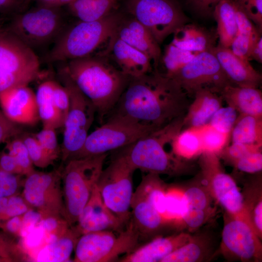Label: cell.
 Returning <instances> with one entry per match:
<instances>
[{"instance_id": "836d02e7", "label": "cell", "mask_w": 262, "mask_h": 262, "mask_svg": "<svg viewBox=\"0 0 262 262\" xmlns=\"http://www.w3.org/2000/svg\"><path fill=\"white\" fill-rule=\"evenodd\" d=\"M230 141L262 146V118L238 115L231 131Z\"/></svg>"}, {"instance_id": "44dd1931", "label": "cell", "mask_w": 262, "mask_h": 262, "mask_svg": "<svg viewBox=\"0 0 262 262\" xmlns=\"http://www.w3.org/2000/svg\"><path fill=\"white\" fill-rule=\"evenodd\" d=\"M102 55H110L118 68L130 78L139 77L153 70L152 63L147 55L114 35Z\"/></svg>"}, {"instance_id": "74e56055", "label": "cell", "mask_w": 262, "mask_h": 262, "mask_svg": "<svg viewBox=\"0 0 262 262\" xmlns=\"http://www.w3.org/2000/svg\"><path fill=\"white\" fill-rule=\"evenodd\" d=\"M197 54L180 49L170 42L166 47L162 58L165 68V72L163 73L169 77H172L193 60Z\"/></svg>"}, {"instance_id": "816d5d0a", "label": "cell", "mask_w": 262, "mask_h": 262, "mask_svg": "<svg viewBox=\"0 0 262 262\" xmlns=\"http://www.w3.org/2000/svg\"><path fill=\"white\" fill-rule=\"evenodd\" d=\"M221 0H185L187 5L197 16H213L214 9Z\"/></svg>"}, {"instance_id": "277c9868", "label": "cell", "mask_w": 262, "mask_h": 262, "mask_svg": "<svg viewBox=\"0 0 262 262\" xmlns=\"http://www.w3.org/2000/svg\"><path fill=\"white\" fill-rule=\"evenodd\" d=\"M123 16L113 11L95 21H80L65 28L45 56L48 63L68 61L91 54L115 34Z\"/></svg>"}, {"instance_id": "b9f144b4", "label": "cell", "mask_w": 262, "mask_h": 262, "mask_svg": "<svg viewBox=\"0 0 262 262\" xmlns=\"http://www.w3.org/2000/svg\"><path fill=\"white\" fill-rule=\"evenodd\" d=\"M55 130L51 128L43 127L40 131L33 135L53 162L61 156V147L58 141Z\"/></svg>"}, {"instance_id": "f546056e", "label": "cell", "mask_w": 262, "mask_h": 262, "mask_svg": "<svg viewBox=\"0 0 262 262\" xmlns=\"http://www.w3.org/2000/svg\"><path fill=\"white\" fill-rule=\"evenodd\" d=\"M54 81L49 80L41 82L35 94L38 115L43 127L56 129L63 127L64 122L53 99Z\"/></svg>"}, {"instance_id": "484cf974", "label": "cell", "mask_w": 262, "mask_h": 262, "mask_svg": "<svg viewBox=\"0 0 262 262\" xmlns=\"http://www.w3.org/2000/svg\"><path fill=\"white\" fill-rule=\"evenodd\" d=\"M171 42L176 47L191 52L211 51L216 46V33L194 23H188L177 29Z\"/></svg>"}, {"instance_id": "11a10c76", "label": "cell", "mask_w": 262, "mask_h": 262, "mask_svg": "<svg viewBox=\"0 0 262 262\" xmlns=\"http://www.w3.org/2000/svg\"><path fill=\"white\" fill-rule=\"evenodd\" d=\"M42 217L36 210L31 209L23 214L22 226L19 237H25L34 228L37 226Z\"/></svg>"}, {"instance_id": "c3c4849f", "label": "cell", "mask_w": 262, "mask_h": 262, "mask_svg": "<svg viewBox=\"0 0 262 262\" xmlns=\"http://www.w3.org/2000/svg\"><path fill=\"white\" fill-rule=\"evenodd\" d=\"M165 212L170 218L181 220L185 210V201L182 192L165 194Z\"/></svg>"}, {"instance_id": "f907efd6", "label": "cell", "mask_w": 262, "mask_h": 262, "mask_svg": "<svg viewBox=\"0 0 262 262\" xmlns=\"http://www.w3.org/2000/svg\"><path fill=\"white\" fill-rule=\"evenodd\" d=\"M22 133L18 124L9 119L0 110V144L7 143Z\"/></svg>"}, {"instance_id": "ba28073f", "label": "cell", "mask_w": 262, "mask_h": 262, "mask_svg": "<svg viewBox=\"0 0 262 262\" xmlns=\"http://www.w3.org/2000/svg\"><path fill=\"white\" fill-rule=\"evenodd\" d=\"M66 26L61 7L37 5L16 15L6 29L34 51L54 43Z\"/></svg>"}, {"instance_id": "7c38bea8", "label": "cell", "mask_w": 262, "mask_h": 262, "mask_svg": "<svg viewBox=\"0 0 262 262\" xmlns=\"http://www.w3.org/2000/svg\"><path fill=\"white\" fill-rule=\"evenodd\" d=\"M154 131L151 128L121 117L108 116L104 123L88 134L82 148L74 158L120 149Z\"/></svg>"}, {"instance_id": "f6af8a7d", "label": "cell", "mask_w": 262, "mask_h": 262, "mask_svg": "<svg viewBox=\"0 0 262 262\" xmlns=\"http://www.w3.org/2000/svg\"><path fill=\"white\" fill-rule=\"evenodd\" d=\"M240 171L255 174L262 170V149L250 152L237 161L232 166Z\"/></svg>"}, {"instance_id": "8fae6325", "label": "cell", "mask_w": 262, "mask_h": 262, "mask_svg": "<svg viewBox=\"0 0 262 262\" xmlns=\"http://www.w3.org/2000/svg\"><path fill=\"white\" fill-rule=\"evenodd\" d=\"M127 8L159 44L190 22L176 0H128Z\"/></svg>"}, {"instance_id": "603a6c76", "label": "cell", "mask_w": 262, "mask_h": 262, "mask_svg": "<svg viewBox=\"0 0 262 262\" xmlns=\"http://www.w3.org/2000/svg\"><path fill=\"white\" fill-rule=\"evenodd\" d=\"M192 236L181 232L167 237L154 238L145 245L125 255L122 262H156L186 243Z\"/></svg>"}, {"instance_id": "7402d4cb", "label": "cell", "mask_w": 262, "mask_h": 262, "mask_svg": "<svg viewBox=\"0 0 262 262\" xmlns=\"http://www.w3.org/2000/svg\"><path fill=\"white\" fill-rule=\"evenodd\" d=\"M227 77L234 85L258 88L262 76L246 61L235 55L229 48L218 44L213 49Z\"/></svg>"}, {"instance_id": "5b68a950", "label": "cell", "mask_w": 262, "mask_h": 262, "mask_svg": "<svg viewBox=\"0 0 262 262\" xmlns=\"http://www.w3.org/2000/svg\"><path fill=\"white\" fill-rule=\"evenodd\" d=\"M107 153L73 158L64 164L61 181L62 216L70 226L75 224L103 169Z\"/></svg>"}, {"instance_id": "7dc6e473", "label": "cell", "mask_w": 262, "mask_h": 262, "mask_svg": "<svg viewBox=\"0 0 262 262\" xmlns=\"http://www.w3.org/2000/svg\"><path fill=\"white\" fill-rule=\"evenodd\" d=\"M260 30L262 27V0H233Z\"/></svg>"}, {"instance_id": "1f68e13d", "label": "cell", "mask_w": 262, "mask_h": 262, "mask_svg": "<svg viewBox=\"0 0 262 262\" xmlns=\"http://www.w3.org/2000/svg\"><path fill=\"white\" fill-rule=\"evenodd\" d=\"M206 237L192 236L186 243L164 258L161 262H198L206 260L212 251Z\"/></svg>"}, {"instance_id": "8992f818", "label": "cell", "mask_w": 262, "mask_h": 262, "mask_svg": "<svg viewBox=\"0 0 262 262\" xmlns=\"http://www.w3.org/2000/svg\"><path fill=\"white\" fill-rule=\"evenodd\" d=\"M58 76L69 96V107L65 121L61 146L63 164L75 158L82 148L94 120L96 110L91 101L79 90L64 68Z\"/></svg>"}, {"instance_id": "5bb4252c", "label": "cell", "mask_w": 262, "mask_h": 262, "mask_svg": "<svg viewBox=\"0 0 262 262\" xmlns=\"http://www.w3.org/2000/svg\"><path fill=\"white\" fill-rule=\"evenodd\" d=\"M170 78L174 80L188 96H193L201 89L209 90L220 95L226 86L232 84L212 50L198 53Z\"/></svg>"}, {"instance_id": "94428289", "label": "cell", "mask_w": 262, "mask_h": 262, "mask_svg": "<svg viewBox=\"0 0 262 262\" xmlns=\"http://www.w3.org/2000/svg\"><path fill=\"white\" fill-rule=\"evenodd\" d=\"M74 0H35L37 5H42L50 7H61L68 5Z\"/></svg>"}, {"instance_id": "7a4b0ae2", "label": "cell", "mask_w": 262, "mask_h": 262, "mask_svg": "<svg viewBox=\"0 0 262 262\" xmlns=\"http://www.w3.org/2000/svg\"><path fill=\"white\" fill-rule=\"evenodd\" d=\"M63 67L94 105L101 121L114 109L130 79L103 55L71 60Z\"/></svg>"}, {"instance_id": "60d3db41", "label": "cell", "mask_w": 262, "mask_h": 262, "mask_svg": "<svg viewBox=\"0 0 262 262\" xmlns=\"http://www.w3.org/2000/svg\"><path fill=\"white\" fill-rule=\"evenodd\" d=\"M238 113L231 106L221 107L211 117L208 124L217 130L230 134Z\"/></svg>"}, {"instance_id": "9c48e42d", "label": "cell", "mask_w": 262, "mask_h": 262, "mask_svg": "<svg viewBox=\"0 0 262 262\" xmlns=\"http://www.w3.org/2000/svg\"><path fill=\"white\" fill-rule=\"evenodd\" d=\"M114 232L101 230L81 235L74 248V262H113L136 249L140 235L131 220L117 234Z\"/></svg>"}, {"instance_id": "e0dca14e", "label": "cell", "mask_w": 262, "mask_h": 262, "mask_svg": "<svg viewBox=\"0 0 262 262\" xmlns=\"http://www.w3.org/2000/svg\"><path fill=\"white\" fill-rule=\"evenodd\" d=\"M161 182L159 175L148 173L133 193L130 220L140 236L153 234L164 224V217L158 211L154 200L156 191Z\"/></svg>"}, {"instance_id": "681fc988", "label": "cell", "mask_w": 262, "mask_h": 262, "mask_svg": "<svg viewBox=\"0 0 262 262\" xmlns=\"http://www.w3.org/2000/svg\"><path fill=\"white\" fill-rule=\"evenodd\" d=\"M52 96L54 104L65 122L69 107L68 92L63 84L54 81Z\"/></svg>"}, {"instance_id": "ffe728a7", "label": "cell", "mask_w": 262, "mask_h": 262, "mask_svg": "<svg viewBox=\"0 0 262 262\" xmlns=\"http://www.w3.org/2000/svg\"><path fill=\"white\" fill-rule=\"evenodd\" d=\"M114 36L147 55L158 69L162 56L159 44L150 32L133 17L122 18Z\"/></svg>"}, {"instance_id": "8d00e7d4", "label": "cell", "mask_w": 262, "mask_h": 262, "mask_svg": "<svg viewBox=\"0 0 262 262\" xmlns=\"http://www.w3.org/2000/svg\"><path fill=\"white\" fill-rule=\"evenodd\" d=\"M195 129L200 137L203 152L214 153L217 155L229 145L230 134L222 132L208 123Z\"/></svg>"}, {"instance_id": "6f0895ef", "label": "cell", "mask_w": 262, "mask_h": 262, "mask_svg": "<svg viewBox=\"0 0 262 262\" xmlns=\"http://www.w3.org/2000/svg\"><path fill=\"white\" fill-rule=\"evenodd\" d=\"M23 215L11 217L0 225L5 232L19 237Z\"/></svg>"}, {"instance_id": "6da1fadb", "label": "cell", "mask_w": 262, "mask_h": 262, "mask_svg": "<svg viewBox=\"0 0 262 262\" xmlns=\"http://www.w3.org/2000/svg\"><path fill=\"white\" fill-rule=\"evenodd\" d=\"M188 96L174 80L153 69L130 78L107 117H121L157 131L184 117L190 104Z\"/></svg>"}, {"instance_id": "4dcf8cb0", "label": "cell", "mask_w": 262, "mask_h": 262, "mask_svg": "<svg viewBox=\"0 0 262 262\" xmlns=\"http://www.w3.org/2000/svg\"><path fill=\"white\" fill-rule=\"evenodd\" d=\"M183 195L185 201L183 213L191 218L207 221L213 209L211 207L212 196L206 187L193 186L183 192Z\"/></svg>"}, {"instance_id": "7bdbcfd3", "label": "cell", "mask_w": 262, "mask_h": 262, "mask_svg": "<svg viewBox=\"0 0 262 262\" xmlns=\"http://www.w3.org/2000/svg\"><path fill=\"white\" fill-rule=\"evenodd\" d=\"M262 146L240 143H231L223 149L217 156L228 164L233 166L235 163L246 154L262 149Z\"/></svg>"}, {"instance_id": "ee69618b", "label": "cell", "mask_w": 262, "mask_h": 262, "mask_svg": "<svg viewBox=\"0 0 262 262\" xmlns=\"http://www.w3.org/2000/svg\"><path fill=\"white\" fill-rule=\"evenodd\" d=\"M33 209L21 195L16 194L8 197L6 208L0 218V225L8 219L24 214Z\"/></svg>"}, {"instance_id": "bcb514c9", "label": "cell", "mask_w": 262, "mask_h": 262, "mask_svg": "<svg viewBox=\"0 0 262 262\" xmlns=\"http://www.w3.org/2000/svg\"><path fill=\"white\" fill-rule=\"evenodd\" d=\"M21 176L0 170V197L17 194L23 185V180Z\"/></svg>"}, {"instance_id": "e575fe53", "label": "cell", "mask_w": 262, "mask_h": 262, "mask_svg": "<svg viewBox=\"0 0 262 262\" xmlns=\"http://www.w3.org/2000/svg\"><path fill=\"white\" fill-rule=\"evenodd\" d=\"M119 0H74L67 6L71 13L79 20L100 19L113 12Z\"/></svg>"}, {"instance_id": "30bf717a", "label": "cell", "mask_w": 262, "mask_h": 262, "mask_svg": "<svg viewBox=\"0 0 262 262\" xmlns=\"http://www.w3.org/2000/svg\"><path fill=\"white\" fill-rule=\"evenodd\" d=\"M135 171L117 154L103 169L97 183L104 203L125 227L131 218L130 210L133 193L132 176Z\"/></svg>"}, {"instance_id": "cb8c5ba5", "label": "cell", "mask_w": 262, "mask_h": 262, "mask_svg": "<svg viewBox=\"0 0 262 262\" xmlns=\"http://www.w3.org/2000/svg\"><path fill=\"white\" fill-rule=\"evenodd\" d=\"M183 119V129L197 128L208 124L223 101L218 94L207 89H201L194 95Z\"/></svg>"}, {"instance_id": "be15d7a7", "label": "cell", "mask_w": 262, "mask_h": 262, "mask_svg": "<svg viewBox=\"0 0 262 262\" xmlns=\"http://www.w3.org/2000/svg\"><path fill=\"white\" fill-rule=\"evenodd\" d=\"M33 0H24L23 11L24 10Z\"/></svg>"}, {"instance_id": "91938a15", "label": "cell", "mask_w": 262, "mask_h": 262, "mask_svg": "<svg viewBox=\"0 0 262 262\" xmlns=\"http://www.w3.org/2000/svg\"><path fill=\"white\" fill-rule=\"evenodd\" d=\"M254 60L260 63H262V37H260L253 46L249 56V61Z\"/></svg>"}, {"instance_id": "6125c7cd", "label": "cell", "mask_w": 262, "mask_h": 262, "mask_svg": "<svg viewBox=\"0 0 262 262\" xmlns=\"http://www.w3.org/2000/svg\"><path fill=\"white\" fill-rule=\"evenodd\" d=\"M8 199V197H0V218L6 208Z\"/></svg>"}, {"instance_id": "d6986e66", "label": "cell", "mask_w": 262, "mask_h": 262, "mask_svg": "<svg viewBox=\"0 0 262 262\" xmlns=\"http://www.w3.org/2000/svg\"><path fill=\"white\" fill-rule=\"evenodd\" d=\"M0 106L5 115L18 125H34L40 120L35 93L28 85L0 94Z\"/></svg>"}, {"instance_id": "f5cc1de1", "label": "cell", "mask_w": 262, "mask_h": 262, "mask_svg": "<svg viewBox=\"0 0 262 262\" xmlns=\"http://www.w3.org/2000/svg\"><path fill=\"white\" fill-rule=\"evenodd\" d=\"M21 239L23 248L28 251L36 250L45 244V233L40 227L37 226Z\"/></svg>"}, {"instance_id": "4316f807", "label": "cell", "mask_w": 262, "mask_h": 262, "mask_svg": "<svg viewBox=\"0 0 262 262\" xmlns=\"http://www.w3.org/2000/svg\"><path fill=\"white\" fill-rule=\"evenodd\" d=\"M80 236L81 234L74 226L70 227L68 230L56 241L45 244L41 247L34 257V261H68Z\"/></svg>"}, {"instance_id": "f35d334b", "label": "cell", "mask_w": 262, "mask_h": 262, "mask_svg": "<svg viewBox=\"0 0 262 262\" xmlns=\"http://www.w3.org/2000/svg\"><path fill=\"white\" fill-rule=\"evenodd\" d=\"M6 144L7 152L15 158L23 175L26 176L35 170L26 146L20 135L11 139Z\"/></svg>"}, {"instance_id": "52a82bcc", "label": "cell", "mask_w": 262, "mask_h": 262, "mask_svg": "<svg viewBox=\"0 0 262 262\" xmlns=\"http://www.w3.org/2000/svg\"><path fill=\"white\" fill-rule=\"evenodd\" d=\"M40 74L34 51L7 29L0 30V94L28 85Z\"/></svg>"}, {"instance_id": "9a60e30c", "label": "cell", "mask_w": 262, "mask_h": 262, "mask_svg": "<svg viewBox=\"0 0 262 262\" xmlns=\"http://www.w3.org/2000/svg\"><path fill=\"white\" fill-rule=\"evenodd\" d=\"M202 183L210 195L231 215L242 218L243 196L234 179L222 169L220 158L203 152L199 161Z\"/></svg>"}, {"instance_id": "4fadbf2b", "label": "cell", "mask_w": 262, "mask_h": 262, "mask_svg": "<svg viewBox=\"0 0 262 262\" xmlns=\"http://www.w3.org/2000/svg\"><path fill=\"white\" fill-rule=\"evenodd\" d=\"M64 164L49 172L35 170L25 176L21 196L42 218L62 216L64 201L61 186Z\"/></svg>"}, {"instance_id": "680465c9", "label": "cell", "mask_w": 262, "mask_h": 262, "mask_svg": "<svg viewBox=\"0 0 262 262\" xmlns=\"http://www.w3.org/2000/svg\"><path fill=\"white\" fill-rule=\"evenodd\" d=\"M24 0H0V14L23 11Z\"/></svg>"}, {"instance_id": "83f0119b", "label": "cell", "mask_w": 262, "mask_h": 262, "mask_svg": "<svg viewBox=\"0 0 262 262\" xmlns=\"http://www.w3.org/2000/svg\"><path fill=\"white\" fill-rule=\"evenodd\" d=\"M236 4L237 32L230 49L239 57L249 61L250 51L260 36V30Z\"/></svg>"}, {"instance_id": "d6a6232c", "label": "cell", "mask_w": 262, "mask_h": 262, "mask_svg": "<svg viewBox=\"0 0 262 262\" xmlns=\"http://www.w3.org/2000/svg\"><path fill=\"white\" fill-rule=\"evenodd\" d=\"M167 145H170L172 154L183 161L194 159L203 153L200 137L195 128L182 129Z\"/></svg>"}, {"instance_id": "2e32d148", "label": "cell", "mask_w": 262, "mask_h": 262, "mask_svg": "<svg viewBox=\"0 0 262 262\" xmlns=\"http://www.w3.org/2000/svg\"><path fill=\"white\" fill-rule=\"evenodd\" d=\"M221 253L229 260L260 261L262 245L260 238L243 219L227 213L224 217Z\"/></svg>"}, {"instance_id": "d590c367", "label": "cell", "mask_w": 262, "mask_h": 262, "mask_svg": "<svg viewBox=\"0 0 262 262\" xmlns=\"http://www.w3.org/2000/svg\"><path fill=\"white\" fill-rule=\"evenodd\" d=\"M242 219L261 239L262 237V198L260 186L251 187L243 194Z\"/></svg>"}, {"instance_id": "9f6ffc18", "label": "cell", "mask_w": 262, "mask_h": 262, "mask_svg": "<svg viewBox=\"0 0 262 262\" xmlns=\"http://www.w3.org/2000/svg\"><path fill=\"white\" fill-rule=\"evenodd\" d=\"M0 170L9 173L23 176L22 171L16 160L7 152L0 153Z\"/></svg>"}, {"instance_id": "db71d44e", "label": "cell", "mask_w": 262, "mask_h": 262, "mask_svg": "<svg viewBox=\"0 0 262 262\" xmlns=\"http://www.w3.org/2000/svg\"><path fill=\"white\" fill-rule=\"evenodd\" d=\"M0 256L7 259L9 262L21 261L24 258L21 248L0 234Z\"/></svg>"}, {"instance_id": "ab89813d", "label": "cell", "mask_w": 262, "mask_h": 262, "mask_svg": "<svg viewBox=\"0 0 262 262\" xmlns=\"http://www.w3.org/2000/svg\"><path fill=\"white\" fill-rule=\"evenodd\" d=\"M20 137L26 146L30 158L34 166L44 168L54 163L43 149L33 135L22 133Z\"/></svg>"}, {"instance_id": "ac0fdd59", "label": "cell", "mask_w": 262, "mask_h": 262, "mask_svg": "<svg viewBox=\"0 0 262 262\" xmlns=\"http://www.w3.org/2000/svg\"><path fill=\"white\" fill-rule=\"evenodd\" d=\"M76 223L73 226L81 235L101 230L119 232L125 229L118 218L104 203L97 184Z\"/></svg>"}, {"instance_id": "e7e4bbea", "label": "cell", "mask_w": 262, "mask_h": 262, "mask_svg": "<svg viewBox=\"0 0 262 262\" xmlns=\"http://www.w3.org/2000/svg\"><path fill=\"white\" fill-rule=\"evenodd\" d=\"M2 29V21L1 19H0V30Z\"/></svg>"}, {"instance_id": "d4e9b609", "label": "cell", "mask_w": 262, "mask_h": 262, "mask_svg": "<svg viewBox=\"0 0 262 262\" xmlns=\"http://www.w3.org/2000/svg\"><path fill=\"white\" fill-rule=\"evenodd\" d=\"M220 95L238 115L262 118V92L258 88L230 84L224 88Z\"/></svg>"}, {"instance_id": "3957f363", "label": "cell", "mask_w": 262, "mask_h": 262, "mask_svg": "<svg viewBox=\"0 0 262 262\" xmlns=\"http://www.w3.org/2000/svg\"><path fill=\"white\" fill-rule=\"evenodd\" d=\"M183 129V118L154 131L118 150L135 170L157 175H179L187 171L185 161L166 150L172 138Z\"/></svg>"}, {"instance_id": "f1b7e54d", "label": "cell", "mask_w": 262, "mask_h": 262, "mask_svg": "<svg viewBox=\"0 0 262 262\" xmlns=\"http://www.w3.org/2000/svg\"><path fill=\"white\" fill-rule=\"evenodd\" d=\"M236 4L233 0H221L215 7L213 16L217 23L218 44L230 48L237 32Z\"/></svg>"}]
</instances>
